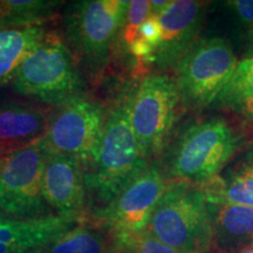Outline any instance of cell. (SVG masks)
<instances>
[{
    "label": "cell",
    "instance_id": "6da1fadb",
    "mask_svg": "<svg viewBox=\"0 0 253 253\" xmlns=\"http://www.w3.org/2000/svg\"><path fill=\"white\" fill-rule=\"evenodd\" d=\"M131 97L132 94L125 95L106 115L96 157L84 169L86 191L103 204L100 211L113 203L148 167L131 128Z\"/></svg>",
    "mask_w": 253,
    "mask_h": 253
},
{
    "label": "cell",
    "instance_id": "7a4b0ae2",
    "mask_svg": "<svg viewBox=\"0 0 253 253\" xmlns=\"http://www.w3.org/2000/svg\"><path fill=\"white\" fill-rule=\"evenodd\" d=\"M129 1L81 0L66 5V45L81 72L95 78L106 67L112 47L125 26Z\"/></svg>",
    "mask_w": 253,
    "mask_h": 253
},
{
    "label": "cell",
    "instance_id": "3957f363",
    "mask_svg": "<svg viewBox=\"0 0 253 253\" xmlns=\"http://www.w3.org/2000/svg\"><path fill=\"white\" fill-rule=\"evenodd\" d=\"M144 230L182 253H207L212 226L202 190L183 181L167 186Z\"/></svg>",
    "mask_w": 253,
    "mask_h": 253
},
{
    "label": "cell",
    "instance_id": "277c9868",
    "mask_svg": "<svg viewBox=\"0 0 253 253\" xmlns=\"http://www.w3.org/2000/svg\"><path fill=\"white\" fill-rule=\"evenodd\" d=\"M12 84L18 94L59 107L86 90L84 74L59 34L28 56Z\"/></svg>",
    "mask_w": 253,
    "mask_h": 253
},
{
    "label": "cell",
    "instance_id": "5b68a950",
    "mask_svg": "<svg viewBox=\"0 0 253 253\" xmlns=\"http://www.w3.org/2000/svg\"><path fill=\"white\" fill-rule=\"evenodd\" d=\"M237 148V138L223 119H211L186 129L170 155L168 171L183 182L203 184L217 176Z\"/></svg>",
    "mask_w": 253,
    "mask_h": 253
},
{
    "label": "cell",
    "instance_id": "8992f818",
    "mask_svg": "<svg viewBox=\"0 0 253 253\" xmlns=\"http://www.w3.org/2000/svg\"><path fill=\"white\" fill-rule=\"evenodd\" d=\"M50 151L43 137L1 156L0 210L17 219L49 216L41 192L42 175Z\"/></svg>",
    "mask_w": 253,
    "mask_h": 253
},
{
    "label": "cell",
    "instance_id": "52a82bcc",
    "mask_svg": "<svg viewBox=\"0 0 253 253\" xmlns=\"http://www.w3.org/2000/svg\"><path fill=\"white\" fill-rule=\"evenodd\" d=\"M237 63L227 40L212 37L197 41L177 65L181 100L192 108L211 104L232 77Z\"/></svg>",
    "mask_w": 253,
    "mask_h": 253
},
{
    "label": "cell",
    "instance_id": "ba28073f",
    "mask_svg": "<svg viewBox=\"0 0 253 253\" xmlns=\"http://www.w3.org/2000/svg\"><path fill=\"white\" fill-rule=\"evenodd\" d=\"M179 100L176 81L164 74L144 78L132 93L131 128L147 160L156 156L166 147Z\"/></svg>",
    "mask_w": 253,
    "mask_h": 253
},
{
    "label": "cell",
    "instance_id": "9c48e42d",
    "mask_svg": "<svg viewBox=\"0 0 253 253\" xmlns=\"http://www.w3.org/2000/svg\"><path fill=\"white\" fill-rule=\"evenodd\" d=\"M106 115L86 96L63 104L50 118L43 141L50 153L78 158L84 169L93 163L102 138Z\"/></svg>",
    "mask_w": 253,
    "mask_h": 253
},
{
    "label": "cell",
    "instance_id": "30bf717a",
    "mask_svg": "<svg viewBox=\"0 0 253 253\" xmlns=\"http://www.w3.org/2000/svg\"><path fill=\"white\" fill-rule=\"evenodd\" d=\"M167 184L157 166H148L143 172L123 190L97 218L113 233H129L144 230Z\"/></svg>",
    "mask_w": 253,
    "mask_h": 253
},
{
    "label": "cell",
    "instance_id": "8fae6325",
    "mask_svg": "<svg viewBox=\"0 0 253 253\" xmlns=\"http://www.w3.org/2000/svg\"><path fill=\"white\" fill-rule=\"evenodd\" d=\"M41 192L59 216L84 219L86 207L84 168L78 158L50 153L42 175Z\"/></svg>",
    "mask_w": 253,
    "mask_h": 253
},
{
    "label": "cell",
    "instance_id": "7c38bea8",
    "mask_svg": "<svg viewBox=\"0 0 253 253\" xmlns=\"http://www.w3.org/2000/svg\"><path fill=\"white\" fill-rule=\"evenodd\" d=\"M157 17L162 38L153 61L161 68L173 67L197 42L202 25V4L194 0L170 1Z\"/></svg>",
    "mask_w": 253,
    "mask_h": 253
},
{
    "label": "cell",
    "instance_id": "4fadbf2b",
    "mask_svg": "<svg viewBox=\"0 0 253 253\" xmlns=\"http://www.w3.org/2000/svg\"><path fill=\"white\" fill-rule=\"evenodd\" d=\"M81 221L59 214L17 219L0 213V253H27L45 248Z\"/></svg>",
    "mask_w": 253,
    "mask_h": 253
},
{
    "label": "cell",
    "instance_id": "5bb4252c",
    "mask_svg": "<svg viewBox=\"0 0 253 253\" xmlns=\"http://www.w3.org/2000/svg\"><path fill=\"white\" fill-rule=\"evenodd\" d=\"M50 116L45 110L11 101L0 102V155L13 153L45 136Z\"/></svg>",
    "mask_w": 253,
    "mask_h": 253
},
{
    "label": "cell",
    "instance_id": "9a60e30c",
    "mask_svg": "<svg viewBox=\"0 0 253 253\" xmlns=\"http://www.w3.org/2000/svg\"><path fill=\"white\" fill-rule=\"evenodd\" d=\"M212 244L221 253H239L253 246V208L209 204Z\"/></svg>",
    "mask_w": 253,
    "mask_h": 253
},
{
    "label": "cell",
    "instance_id": "2e32d148",
    "mask_svg": "<svg viewBox=\"0 0 253 253\" xmlns=\"http://www.w3.org/2000/svg\"><path fill=\"white\" fill-rule=\"evenodd\" d=\"M55 36L43 26L0 30V87L13 82L28 56Z\"/></svg>",
    "mask_w": 253,
    "mask_h": 253
},
{
    "label": "cell",
    "instance_id": "e0dca14e",
    "mask_svg": "<svg viewBox=\"0 0 253 253\" xmlns=\"http://www.w3.org/2000/svg\"><path fill=\"white\" fill-rule=\"evenodd\" d=\"M62 5L58 0H0V30L43 26Z\"/></svg>",
    "mask_w": 253,
    "mask_h": 253
},
{
    "label": "cell",
    "instance_id": "ac0fdd59",
    "mask_svg": "<svg viewBox=\"0 0 253 253\" xmlns=\"http://www.w3.org/2000/svg\"><path fill=\"white\" fill-rule=\"evenodd\" d=\"M207 203L231 204L253 208V167L245 168L229 181L213 177L199 184Z\"/></svg>",
    "mask_w": 253,
    "mask_h": 253
},
{
    "label": "cell",
    "instance_id": "d6986e66",
    "mask_svg": "<svg viewBox=\"0 0 253 253\" xmlns=\"http://www.w3.org/2000/svg\"><path fill=\"white\" fill-rule=\"evenodd\" d=\"M114 243L102 227L77 225L45 246L46 253H106Z\"/></svg>",
    "mask_w": 253,
    "mask_h": 253
},
{
    "label": "cell",
    "instance_id": "ffe728a7",
    "mask_svg": "<svg viewBox=\"0 0 253 253\" xmlns=\"http://www.w3.org/2000/svg\"><path fill=\"white\" fill-rule=\"evenodd\" d=\"M253 96V56L237 63L232 77L220 91L218 101L237 108L240 103Z\"/></svg>",
    "mask_w": 253,
    "mask_h": 253
},
{
    "label": "cell",
    "instance_id": "44dd1931",
    "mask_svg": "<svg viewBox=\"0 0 253 253\" xmlns=\"http://www.w3.org/2000/svg\"><path fill=\"white\" fill-rule=\"evenodd\" d=\"M114 238L132 253H182L155 238L147 230L129 233H114Z\"/></svg>",
    "mask_w": 253,
    "mask_h": 253
},
{
    "label": "cell",
    "instance_id": "7402d4cb",
    "mask_svg": "<svg viewBox=\"0 0 253 253\" xmlns=\"http://www.w3.org/2000/svg\"><path fill=\"white\" fill-rule=\"evenodd\" d=\"M151 13V2L148 0H134L129 1L126 9L125 26L122 28L123 41L128 47L138 37V30L144 20Z\"/></svg>",
    "mask_w": 253,
    "mask_h": 253
},
{
    "label": "cell",
    "instance_id": "603a6c76",
    "mask_svg": "<svg viewBox=\"0 0 253 253\" xmlns=\"http://www.w3.org/2000/svg\"><path fill=\"white\" fill-rule=\"evenodd\" d=\"M138 38L149 43L151 47L157 49L162 38V30H161L160 21H158L157 15L150 14L149 17L144 20L138 30Z\"/></svg>",
    "mask_w": 253,
    "mask_h": 253
},
{
    "label": "cell",
    "instance_id": "cb8c5ba5",
    "mask_svg": "<svg viewBox=\"0 0 253 253\" xmlns=\"http://www.w3.org/2000/svg\"><path fill=\"white\" fill-rule=\"evenodd\" d=\"M226 7L233 14L236 21L243 26L253 27V0H236L226 2Z\"/></svg>",
    "mask_w": 253,
    "mask_h": 253
},
{
    "label": "cell",
    "instance_id": "d4e9b609",
    "mask_svg": "<svg viewBox=\"0 0 253 253\" xmlns=\"http://www.w3.org/2000/svg\"><path fill=\"white\" fill-rule=\"evenodd\" d=\"M236 109H239L246 118L253 121V96L240 103Z\"/></svg>",
    "mask_w": 253,
    "mask_h": 253
},
{
    "label": "cell",
    "instance_id": "484cf974",
    "mask_svg": "<svg viewBox=\"0 0 253 253\" xmlns=\"http://www.w3.org/2000/svg\"><path fill=\"white\" fill-rule=\"evenodd\" d=\"M113 253H132L130 250L125 244H122V243H120L114 238V244H113Z\"/></svg>",
    "mask_w": 253,
    "mask_h": 253
},
{
    "label": "cell",
    "instance_id": "4316f807",
    "mask_svg": "<svg viewBox=\"0 0 253 253\" xmlns=\"http://www.w3.org/2000/svg\"><path fill=\"white\" fill-rule=\"evenodd\" d=\"M253 56V27L250 28L248 33V49H246V58Z\"/></svg>",
    "mask_w": 253,
    "mask_h": 253
},
{
    "label": "cell",
    "instance_id": "83f0119b",
    "mask_svg": "<svg viewBox=\"0 0 253 253\" xmlns=\"http://www.w3.org/2000/svg\"><path fill=\"white\" fill-rule=\"evenodd\" d=\"M27 253H46V252H45V248H41V249H36V250H32V251L27 252Z\"/></svg>",
    "mask_w": 253,
    "mask_h": 253
},
{
    "label": "cell",
    "instance_id": "f1b7e54d",
    "mask_svg": "<svg viewBox=\"0 0 253 253\" xmlns=\"http://www.w3.org/2000/svg\"><path fill=\"white\" fill-rule=\"evenodd\" d=\"M239 253H253V246L252 248H248V249L243 250V251H240Z\"/></svg>",
    "mask_w": 253,
    "mask_h": 253
},
{
    "label": "cell",
    "instance_id": "f546056e",
    "mask_svg": "<svg viewBox=\"0 0 253 253\" xmlns=\"http://www.w3.org/2000/svg\"><path fill=\"white\" fill-rule=\"evenodd\" d=\"M113 244H114V243H113ZM106 253H113V245H112V248H110Z\"/></svg>",
    "mask_w": 253,
    "mask_h": 253
}]
</instances>
